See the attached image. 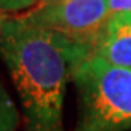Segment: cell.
I'll return each instance as SVG.
<instances>
[{
    "mask_svg": "<svg viewBox=\"0 0 131 131\" xmlns=\"http://www.w3.org/2000/svg\"><path fill=\"white\" fill-rule=\"evenodd\" d=\"M93 50L63 34L10 18L0 57L13 82L26 131H66L64 98L74 67Z\"/></svg>",
    "mask_w": 131,
    "mask_h": 131,
    "instance_id": "6da1fadb",
    "label": "cell"
},
{
    "mask_svg": "<svg viewBox=\"0 0 131 131\" xmlns=\"http://www.w3.org/2000/svg\"><path fill=\"white\" fill-rule=\"evenodd\" d=\"M77 117L73 131L131 130V69L111 66L96 54L73 71Z\"/></svg>",
    "mask_w": 131,
    "mask_h": 131,
    "instance_id": "7a4b0ae2",
    "label": "cell"
},
{
    "mask_svg": "<svg viewBox=\"0 0 131 131\" xmlns=\"http://www.w3.org/2000/svg\"><path fill=\"white\" fill-rule=\"evenodd\" d=\"M111 16L106 0H39L19 18L95 48Z\"/></svg>",
    "mask_w": 131,
    "mask_h": 131,
    "instance_id": "3957f363",
    "label": "cell"
},
{
    "mask_svg": "<svg viewBox=\"0 0 131 131\" xmlns=\"http://www.w3.org/2000/svg\"><path fill=\"white\" fill-rule=\"evenodd\" d=\"M93 54L111 66L131 69V13H112Z\"/></svg>",
    "mask_w": 131,
    "mask_h": 131,
    "instance_id": "277c9868",
    "label": "cell"
},
{
    "mask_svg": "<svg viewBox=\"0 0 131 131\" xmlns=\"http://www.w3.org/2000/svg\"><path fill=\"white\" fill-rule=\"evenodd\" d=\"M20 114L15 101L0 79V131H18Z\"/></svg>",
    "mask_w": 131,
    "mask_h": 131,
    "instance_id": "5b68a950",
    "label": "cell"
},
{
    "mask_svg": "<svg viewBox=\"0 0 131 131\" xmlns=\"http://www.w3.org/2000/svg\"><path fill=\"white\" fill-rule=\"evenodd\" d=\"M39 0H0V10L5 13H18L34 7Z\"/></svg>",
    "mask_w": 131,
    "mask_h": 131,
    "instance_id": "8992f818",
    "label": "cell"
},
{
    "mask_svg": "<svg viewBox=\"0 0 131 131\" xmlns=\"http://www.w3.org/2000/svg\"><path fill=\"white\" fill-rule=\"evenodd\" d=\"M106 3L111 15L119 13V12L131 13V0H106Z\"/></svg>",
    "mask_w": 131,
    "mask_h": 131,
    "instance_id": "52a82bcc",
    "label": "cell"
},
{
    "mask_svg": "<svg viewBox=\"0 0 131 131\" xmlns=\"http://www.w3.org/2000/svg\"><path fill=\"white\" fill-rule=\"evenodd\" d=\"M9 19H10L9 15L0 10V39H2V35H3V31H5V26H6V24L9 22Z\"/></svg>",
    "mask_w": 131,
    "mask_h": 131,
    "instance_id": "ba28073f",
    "label": "cell"
}]
</instances>
